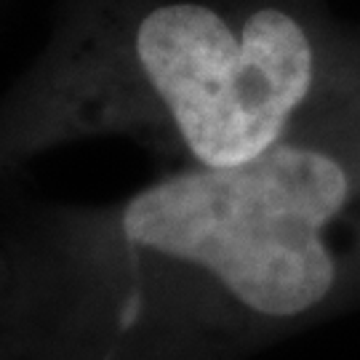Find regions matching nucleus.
Masks as SVG:
<instances>
[{
  "label": "nucleus",
  "mask_w": 360,
  "mask_h": 360,
  "mask_svg": "<svg viewBox=\"0 0 360 360\" xmlns=\"http://www.w3.org/2000/svg\"><path fill=\"white\" fill-rule=\"evenodd\" d=\"M25 360H251L360 309V158L302 129L235 166L0 232Z\"/></svg>",
  "instance_id": "f257e3e1"
},
{
  "label": "nucleus",
  "mask_w": 360,
  "mask_h": 360,
  "mask_svg": "<svg viewBox=\"0 0 360 360\" xmlns=\"http://www.w3.org/2000/svg\"><path fill=\"white\" fill-rule=\"evenodd\" d=\"M318 80V43L281 3L65 0L40 56L0 94V184L102 136L235 166L307 126Z\"/></svg>",
  "instance_id": "f03ea898"
},
{
  "label": "nucleus",
  "mask_w": 360,
  "mask_h": 360,
  "mask_svg": "<svg viewBox=\"0 0 360 360\" xmlns=\"http://www.w3.org/2000/svg\"><path fill=\"white\" fill-rule=\"evenodd\" d=\"M0 360H25L19 347H16V339H13L11 328H8L3 307H0Z\"/></svg>",
  "instance_id": "7ed1b4c3"
}]
</instances>
